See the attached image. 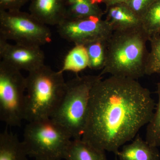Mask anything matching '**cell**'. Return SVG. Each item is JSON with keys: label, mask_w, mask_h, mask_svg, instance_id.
I'll return each instance as SVG.
<instances>
[{"label": "cell", "mask_w": 160, "mask_h": 160, "mask_svg": "<svg viewBox=\"0 0 160 160\" xmlns=\"http://www.w3.org/2000/svg\"><path fill=\"white\" fill-rule=\"evenodd\" d=\"M155 109L149 89L137 80L111 76L92 87L82 139L117 155L150 122Z\"/></svg>", "instance_id": "1"}, {"label": "cell", "mask_w": 160, "mask_h": 160, "mask_svg": "<svg viewBox=\"0 0 160 160\" xmlns=\"http://www.w3.org/2000/svg\"><path fill=\"white\" fill-rule=\"evenodd\" d=\"M149 36L142 28L114 31L108 40L107 58L100 75L138 80L146 75Z\"/></svg>", "instance_id": "2"}, {"label": "cell", "mask_w": 160, "mask_h": 160, "mask_svg": "<svg viewBox=\"0 0 160 160\" xmlns=\"http://www.w3.org/2000/svg\"><path fill=\"white\" fill-rule=\"evenodd\" d=\"M26 81L25 120L31 122L50 118L66 89L63 72L45 64L29 72Z\"/></svg>", "instance_id": "3"}, {"label": "cell", "mask_w": 160, "mask_h": 160, "mask_svg": "<svg viewBox=\"0 0 160 160\" xmlns=\"http://www.w3.org/2000/svg\"><path fill=\"white\" fill-rule=\"evenodd\" d=\"M102 79L100 74L88 75L66 82L64 95L51 118L62 126L72 139L82 137L91 90Z\"/></svg>", "instance_id": "4"}, {"label": "cell", "mask_w": 160, "mask_h": 160, "mask_svg": "<svg viewBox=\"0 0 160 160\" xmlns=\"http://www.w3.org/2000/svg\"><path fill=\"white\" fill-rule=\"evenodd\" d=\"M72 139L66 129L50 118L28 122L22 141L28 156L35 159H64Z\"/></svg>", "instance_id": "5"}, {"label": "cell", "mask_w": 160, "mask_h": 160, "mask_svg": "<svg viewBox=\"0 0 160 160\" xmlns=\"http://www.w3.org/2000/svg\"><path fill=\"white\" fill-rule=\"evenodd\" d=\"M21 70L0 62V119L8 126H21L25 120L26 78Z\"/></svg>", "instance_id": "6"}, {"label": "cell", "mask_w": 160, "mask_h": 160, "mask_svg": "<svg viewBox=\"0 0 160 160\" xmlns=\"http://www.w3.org/2000/svg\"><path fill=\"white\" fill-rule=\"evenodd\" d=\"M51 37L47 25L31 13L20 10H0V38L41 47L50 42Z\"/></svg>", "instance_id": "7"}, {"label": "cell", "mask_w": 160, "mask_h": 160, "mask_svg": "<svg viewBox=\"0 0 160 160\" xmlns=\"http://www.w3.org/2000/svg\"><path fill=\"white\" fill-rule=\"evenodd\" d=\"M57 26L60 36L75 45L109 38L113 32L106 20L95 17L64 20Z\"/></svg>", "instance_id": "8"}, {"label": "cell", "mask_w": 160, "mask_h": 160, "mask_svg": "<svg viewBox=\"0 0 160 160\" xmlns=\"http://www.w3.org/2000/svg\"><path fill=\"white\" fill-rule=\"evenodd\" d=\"M2 60L19 70L28 72L45 65L44 52L39 46L15 43L0 38Z\"/></svg>", "instance_id": "9"}, {"label": "cell", "mask_w": 160, "mask_h": 160, "mask_svg": "<svg viewBox=\"0 0 160 160\" xmlns=\"http://www.w3.org/2000/svg\"><path fill=\"white\" fill-rule=\"evenodd\" d=\"M29 1V13L43 24L57 26L64 20L65 0Z\"/></svg>", "instance_id": "10"}, {"label": "cell", "mask_w": 160, "mask_h": 160, "mask_svg": "<svg viewBox=\"0 0 160 160\" xmlns=\"http://www.w3.org/2000/svg\"><path fill=\"white\" fill-rule=\"evenodd\" d=\"M107 22L114 31H124L142 28V20L126 3L106 7Z\"/></svg>", "instance_id": "11"}, {"label": "cell", "mask_w": 160, "mask_h": 160, "mask_svg": "<svg viewBox=\"0 0 160 160\" xmlns=\"http://www.w3.org/2000/svg\"><path fill=\"white\" fill-rule=\"evenodd\" d=\"M117 156L119 160H160L158 147L149 145L139 136L132 142L124 145Z\"/></svg>", "instance_id": "12"}, {"label": "cell", "mask_w": 160, "mask_h": 160, "mask_svg": "<svg viewBox=\"0 0 160 160\" xmlns=\"http://www.w3.org/2000/svg\"><path fill=\"white\" fill-rule=\"evenodd\" d=\"M104 13L98 4L92 0H65L64 20L85 18H102Z\"/></svg>", "instance_id": "13"}, {"label": "cell", "mask_w": 160, "mask_h": 160, "mask_svg": "<svg viewBox=\"0 0 160 160\" xmlns=\"http://www.w3.org/2000/svg\"><path fill=\"white\" fill-rule=\"evenodd\" d=\"M105 152L96 148L82 138L72 139L64 159L108 160Z\"/></svg>", "instance_id": "14"}, {"label": "cell", "mask_w": 160, "mask_h": 160, "mask_svg": "<svg viewBox=\"0 0 160 160\" xmlns=\"http://www.w3.org/2000/svg\"><path fill=\"white\" fill-rule=\"evenodd\" d=\"M28 156L22 141L11 132L0 134V160H27Z\"/></svg>", "instance_id": "15"}, {"label": "cell", "mask_w": 160, "mask_h": 160, "mask_svg": "<svg viewBox=\"0 0 160 160\" xmlns=\"http://www.w3.org/2000/svg\"><path fill=\"white\" fill-rule=\"evenodd\" d=\"M89 60L86 47L83 45L75 46L66 54L60 71L77 72L88 68Z\"/></svg>", "instance_id": "16"}, {"label": "cell", "mask_w": 160, "mask_h": 160, "mask_svg": "<svg viewBox=\"0 0 160 160\" xmlns=\"http://www.w3.org/2000/svg\"><path fill=\"white\" fill-rule=\"evenodd\" d=\"M108 39L97 40L85 45L88 60V68L92 70H102L106 64Z\"/></svg>", "instance_id": "17"}, {"label": "cell", "mask_w": 160, "mask_h": 160, "mask_svg": "<svg viewBox=\"0 0 160 160\" xmlns=\"http://www.w3.org/2000/svg\"><path fill=\"white\" fill-rule=\"evenodd\" d=\"M142 27L149 38L160 34V0H154L142 18Z\"/></svg>", "instance_id": "18"}, {"label": "cell", "mask_w": 160, "mask_h": 160, "mask_svg": "<svg viewBox=\"0 0 160 160\" xmlns=\"http://www.w3.org/2000/svg\"><path fill=\"white\" fill-rule=\"evenodd\" d=\"M158 102L146 129V141L154 147H160V82L157 84Z\"/></svg>", "instance_id": "19"}, {"label": "cell", "mask_w": 160, "mask_h": 160, "mask_svg": "<svg viewBox=\"0 0 160 160\" xmlns=\"http://www.w3.org/2000/svg\"><path fill=\"white\" fill-rule=\"evenodd\" d=\"M150 51L146 66V75H160V34L150 38Z\"/></svg>", "instance_id": "20"}, {"label": "cell", "mask_w": 160, "mask_h": 160, "mask_svg": "<svg viewBox=\"0 0 160 160\" xmlns=\"http://www.w3.org/2000/svg\"><path fill=\"white\" fill-rule=\"evenodd\" d=\"M154 0H127V4L142 20L143 15Z\"/></svg>", "instance_id": "21"}, {"label": "cell", "mask_w": 160, "mask_h": 160, "mask_svg": "<svg viewBox=\"0 0 160 160\" xmlns=\"http://www.w3.org/2000/svg\"><path fill=\"white\" fill-rule=\"evenodd\" d=\"M29 0H0V10H20Z\"/></svg>", "instance_id": "22"}, {"label": "cell", "mask_w": 160, "mask_h": 160, "mask_svg": "<svg viewBox=\"0 0 160 160\" xmlns=\"http://www.w3.org/2000/svg\"><path fill=\"white\" fill-rule=\"evenodd\" d=\"M95 4L98 5L100 3H104L106 7L120 3H127V0H92Z\"/></svg>", "instance_id": "23"}, {"label": "cell", "mask_w": 160, "mask_h": 160, "mask_svg": "<svg viewBox=\"0 0 160 160\" xmlns=\"http://www.w3.org/2000/svg\"><path fill=\"white\" fill-rule=\"evenodd\" d=\"M35 160H44V159H35Z\"/></svg>", "instance_id": "24"}, {"label": "cell", "mask_w": 160, "mask_h": 160, "mask_svg": "<svg viewBox=\"0 0 160 160\" xmlns=\"http://www.w3.org/2000/svg\"></svg>", "instance_id": "25"}]
</instances>
